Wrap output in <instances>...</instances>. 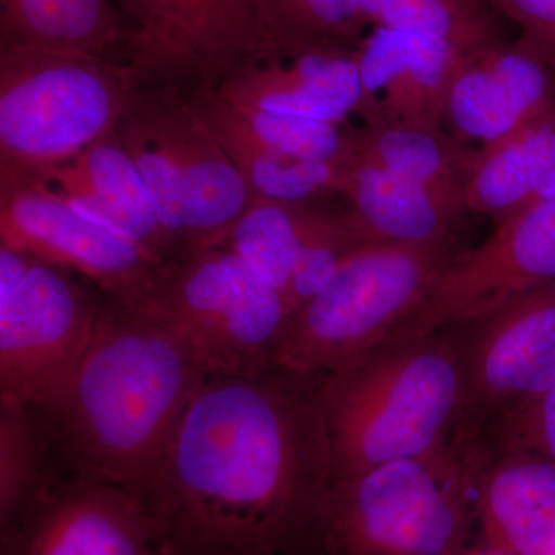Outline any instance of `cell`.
<instances>
[{
	"label": "cell",
	"instance_id": "cell-1",
	"mask_svg": "<svg viewBox=\"0 0 555 555\" xmlns=\"http://www.w3.org/2000/svg\"><path fill=\"white\" fill-rule=\"evenodd\" d=\"M321 377H207L137 499L166 555H261L308 539L332 480Z\"/></svg>",
	"mask_w": 555,
	"mask_h": 555
},
{
	"label": "cell",
	"instance_id": "cell-2",
	"mask_svg": "<svg viewBox=\"0 0 555 555\" xmlns=\"http://www.w3.org/2000/svg\"><path fill=\"white\" fill-rule=\"evenodd\" d=\"M206 378L166 328L108 299L78 366L42 409L80 476L137 496Z\"/></svg>",
	"mask_w": 555,
	"mask_h": 555
},
{
	"label": "cell",
	"instance_id": "cell-3",
	"mask_svg": "<svg viewBox=\"0 0 555 555\" xmlns=\"http://www.w3.org/2000/svg\"><path fill=\"white\" fill-rule=\"evenodd\" d=\"M463 374L451 331L396 334L320 379L332 478L460 443Z\"/></svg>",
	"mask_w": 555,
	"mask_h": 555
},
{
	"label": "cell",
	"instance_id": "cell-4",
	"mask_svg": "<svg viewBox=\"0 0 555 555\" xmlns=\"http://www.w3.org/2000/svg\"><path fill=\"white\" fill-rule=\"evenodd\" d=\"M310 539L327 555H465L476 546L469 449L332 478Z\"/></svg>",
	"mask_w": 555,
	"mask_h": 555
},
{
	"label": "cell",
	"instance_id": "cell-5",
	"mask_svg": "<svg viewBox=\"0 0 555 555\" xmlns=\"http://www.w3.org/2000/svg\"><path fill=\"white\" fill-rule=\"evenodd\" d=\"M177 259L224 246L254 196L189 98L171 87L131 93L116 129Z\"/></svg>",
	"mask_w": 555,
	"mask_h": 555
},
{
	"label": "cell",
	"instance_id": "cell-6",
	"mask_svg": "<svg viewBox=\"0 0 555 555\" xmlns=\"http://www.w3.org/2000/svg\"><path fill=\"white\" fill-rule=\"evenodd\" d=\"M134 90L105 62L0 47V199L115 133Z\"/></svg>",
	"mask_w": 555,
	"mask_h": 555
},
{
	"label": "cell",
	"instance_id": "cell-7",
	"mask_svg": "<svg viewBox=\"0 0 555 555\" xmlns=\"http://www.w3.org/2000/svg\"><path fill=\"white\" fill-rule=\"evenodd\" d=\"M462 247L367 243L288 321L278 366L326 377L352 366L406 323Z\"/></svg>",
	"mask_w": 555,
	"mask_h": 555
},
{
	"label": "cell",
	"instance_id": "cell-8",
	"mask_svg": "<svg viewBox=\"0 0 555 555\" xmlns=\"http://www.w3.org/2000/svg\"><path fill=\"white\" fill-rule=\"evenodd\" d=\"M129 308L173 335L204 377L278 366L292 317L283 297L228 246L167 262Z\"/></svg>",
	"mask_w": 555,
	"mask_h": 555
},
{
	"label": "cell",
	"instance_id": "cell-9",
	"mask_svg": "<svg viewBox=\"0 0 555 555\" xmlns=\"http://www.w3.org/2000/svg\"><path fill=\"white\" fill-rule=\"evenodd\" d=\"M133 31L134 89L215 90L268 42L257 0H115Z\"/></svg>",
	"mask_w": 555,
	"mask_h": 555
},
{
	"label": "cell",
	"instance_id": "cell-10",
	"mask_svg": "<svg viewBox=\"0 0 555 555\" xmlns=\"http://www.w3.org/2000/svg\"><path fill=\"white\" fill-rule=\"evenodd\" d=\"M448 331L462 363V443L555 386V284Z\"/></svg>",
	"mask_w": 555,
	"mask_h": 555
},
{
	"label": "cell",
	"instance_id": "cell-11",
	"mask_svg": "<svg viewBox=\"0 0 555 555\" xmlns=\"http://www.w3.org/2000/svg\"><path fill=\"white\" fill-rule=\"evenodd\" d=\"M104 302L67 270L33 259L0 295V400L50 403L86 353Z\"/></svg>",
	"mask_w": 555,
	"mask_h": 555
},
{
	"label": "cell",
	"instance_id": "cell-12",
	"mask_svg": "<svg viewBox=\"0 0 555 555\" xmlns=\"http://www.w3.org/2000/svg\"><path fill=\"white\" fill-rule=\"evenodd\" d=\"M551 284H555V195L500 222L481 246L462 248L396 334L462 326Z\"/></svg>",
	"mask_w": 555,
	"mask_h": 555
},
{
	"label": "cell",
	"instance_id": "cell-13",
	"mask_svg": "<svg viewBox=\"0 0 555 555\" xmlns=\"http://www.w3.org/2000/svg\"><path fill=\"white\" fill-rule=\"evenodd\" d=\"M0 246L78 273L126 306L142 298L164 266L138 244L33 189L0 199Z\"/></svg>",
	"mask_w": 555,
	"mask_h": 555
},
{
	"label": "cell",
	"instance_id": "cell-14",
	"mask_svg": "<svg viewBox=\"0 0 555 555\" xmlns=\"http://www.w3.org/2000/svg\"><path fill=\"white\" fill-rule=\"evenodd\" d=\"M240 107L284 113L335 126L371 122L357 50L266 42L240 61L215 89Z\"/></svg>",
	"mask_w": 555,
	"mask_h": 555
},
{
	"label": "cell",
	"instance_id": "cell-15",
	"mask_svg": "<svg viewBox=\"0 0 555 555\" xmlns=\"http://www.w3.org/2000/svg\"><path fill=\"white\" fill-rule=\"evenodd\" d=\"M555 112V68L520 40L463 62L449 89L444 130L478 150Z\"/></svg>",
	"mask_w": 555,
	"mask_h": 555
},
{
	"label": "cell",
	"instance_id": "cell-16",
	"mask_svg": "<svg viewBox=\"0 0 555 555\" xmlns=\"http://www.w3.org/2000/svg\"><path fill=\"white\" fill-rule=\"evenodd\" d=\"M21 189L38 190L60 201L80 217L138 244L164 264L177 259L144 181L116 131L75 158L40 171Z\"/></svg>",
	"mask_w": 555,
	"mask_h": 555
},
{
	"label": "cell",
	"instance_id": "cell-17",
	"mask_svg": "<svg viewBox=\"0 0 555 555\" xmlns=\"http://www.w3.org/2000/svg\"><path fill=\"white\" fill-rule=\"evenodd\" d=\"M476 547L496 555H555V462L469 444Z\"/></svg>",
	"mask_w": 555,
	"mask_h": 555
},
{
	"label": "cell",
	"instance_id": "cell-18",
	"mask_svg": "<svg viewBox=\"0 0 555 555\" xmlns=\"http://www.w3.org/2000/svg\"><path fill=\"white\" fill-rule=\"evenodd\" d=\"M372 124L444 130L449 89L465 56L441 40L372 25L357 49Z\"/></svg>",
	"mask_w": 555,
	"mask_h": 555
},
{
	"label": "cell",
	"instance_id": "cell-19",
	"mask_svg": "<svg viewBox=\"0 0 555 555\" xmlns=\"http://www.w3.org/2000/svg\"><path fill=\"white\" fill-rule=\"evenodd\" d=\"M82 477L43 502L27 555H166L141 502L119 486Z\"/></svg>",
	"mask_w": 555,
	"mask_h": 555
},
{
	"label": "cell",
	"instance_id": "cell-20",
	"mask_svg": "<svg viewBox=\"0 0 555 555\" xmlns=\"http://www.w3.org/2000/svg\"><path fill=\"white\" fill-rule=\"evenodd\" d=\"M133 39L115 0H0V47L78 54L130 75Z\"/></svg>",
	"mask_w": 555,
	"mask_h": 555
},
{
	"label": "cell",
	"instance_id": "cell-21",
	"mask_svg": "<svg viewBox=\"0 0 555 555\" xmlns=\"http://www.w3.org/2000/svg\"><path fill=\"white\" fill-rule=\"evenodd\" d=\"M347 203L372 243L426 244L455 238L466 208L357 155Z\"/></svg>",
	"mask_w": 555,
	"mask_h": 555
},
{
	"label": "cell",
	"instance_id": "cell-22",
	"mask_svg": "<svg viewBox=\"0 0 555 555\" xmlns=\"http://www.w3.org/2000/svg\"><path fill=\"white\" fill-rule=\"evenodd\" d=\"M555 195V112L478 150L466 210L495 225Z\"/></svg>",
	"mask_w": 555,
	"mask_h": 555
},
{
	"label": "cell",
	"instance_id": "cell-23",
	"mask_svg": "<svg viewBox=\"0 0 555 555\" xmlns=\"http://www.w3.org/2000/svg\"><path fill=\"white\" fill-rule=\"evenodd\" d=\"M352 134L361 159L425 185L466 208V190L478 149L459 141L447 130L400 124L352 126Z\"/></svg>",
	"mask_w": 555,
	"mask_h": 555
},
{
	"label": "cell",
	"instance_id": "cell-24",
	"mask_svg": "<svg viewBox=\"0 0 555 555\" xmlns=\"http://www.w3.org/2000/svg\"><path fill=\"white\" fill-rule=\"evenodd\" d=\"M185 96L201 118L230 127L272 152L343 167L352 166L357 158L352 126L240 107L215 90L196 91Z\"/></svg>",
	"mask_w": 555,
	"mask_h": 555
},
{
	"label": "cell",
	"instance_id": "cell-25",
	"mask_svg": "<svg viewBox=\"0 0 555 555\" xmlns=\"http://www.w3.org/2000/svg\"><path fill=\"white\" fill-rule=\"evenodd\" d=\"M201 119L228 152L254 201L302 204L346 196L353 164L343 167L324 160L283 155L261 147L230 127Z\"/></svg>",
	"mask_w": 555,
	"mask_h": 555
},
{
	"label": "cell",
	"instance_id": "cell-26",
	"mask_svg": "<svg viewBox=\"0 0 555 555\" xmlns=\"http://www.w3.org/2000/svg\"><path fill=\"white\" fill-rule=\"evenodd\" d=\"M372 25L448 43L466 60L505 46L499 13L486 0H363Z\"/></svg>",
	"mask_w": 555,
	"mask_h": 555
},
{
	"label": "cell",
	"instance_id": "cell-27",
	"mask_svg": "<svg viewBox=\"0 0 555 555\" xmlns=\"http://www.w3.org/2000/svg\"><path fill=\"white\" fill-rule=\"evenodd\" d=\"M312 203L254 201L224 244L283 299L305 240Z\"/></svg>",
	"mask_w": 555,
	"mask_h": 555
},
{
	"label": "cell",
	"instance_id": "cell-28",
	"mask_svg": "<svg viewBox=\"0 0 555 555\" xmlns=\"http://www.w3.org/2000/svg\"><path fill=\"white\" fill-rule=\"evenodd\" d=\"M268 42L357 50L372 28L363 0H257Z\"/></svg>",
	"mask_w": 555,
	"mask_h": 555
},
{
	"label": "cell",
	"instance_id": "cell-29",
	"mask_svg": "<svg viewBox=\"0 0 555 555\" xmlns=\"http://www.w3.org/2000/svg\"><path fill=\"white\" fill-rule=\"evenodd\" d=\"M28 406L2 400L0 415V507L3 525L30 509L39 486L40 443Z\"/></svg>",
	"mask_w": 555,
	"mask_h": 555
},
{
	"label": "cell",
	"instance_id": "cell-30",
	"mask_svg": "<svg viewBox=\"0 0 555 555\" xmlns=\"http://www.w3.org/2000/svg\"><path fill=\"white\" fill-rule=\"evenodd\" d=\"M474 444L524 451L555 462V386L542 398L481 430Z\"/></svg>",
	"mask_w": 555,
	"mask_h": 555
},
{
	"label": "cell",
	"instance_id": "cell-31",
	"mask_svg": "<svg viewBox=\"0 0 555 555\" xmlns=\"http://www.w3.org/2000/svg\"><path fill=\"white\" fill-rule=\"evenodd\" d=\"M518 28L517 40L555 68V0H486Z\"/></svg>",
	"mask_w": 555,
	"mask_h": 555
},
{
	"label": "cell",
	"instance_id": "cell-32",
	"mask_svg": "<svg viewBox=\"0 0 555 555\" xmlns=\"http://www.w3.org/2000/svg\"><path fill=\"white\" fill-rule=\"evenodd\" d=\"M261 555H327L321 550L320 546L313 542L310 537L308 539L301 540V542L294 543V545H288L286 547H281V550L272 551V553L261 554Z\"/></svg>",
	"mask_w": 555,
	"mask_h": 555
},
{
	"label": "cell",
	"instance_id": "cell-33",
	"mask_svg": "<svg viewBox=\"0 0 555 555\" xmlns=\"http://www.w3.org/2000/svg\"><path fill=\"white\" fill-rule=\"evenodd\" d=\"M465 555H496L491 553H486V551L480 550V547L474 546L473 550L467 551Z\"/></svg>",
	"mask_w": 555,
	"mask_h": 555
}]
</instances>
